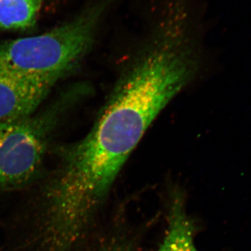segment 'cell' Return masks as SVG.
<instances>
[{
    "label": "cell",
    "mask_w": 251,
    "mask_h": 251,
    "mask_svg": "<svg viewBox=\"0 0 251 251\" xmlns=\"http://www.w3.org/2000/svg\"><path fill=\"white\" fill-rule=\"evenodd\" d=\"M42 0H0V29L25 30L34 27Z\"/></svg>",
    "instance_id": "cell-6"
},
{
    "label": "cell",
    "mask_w": 251,
    "mask_h": 251,
    "mask_svg": "<svg viewBox=\"0 0 251 251\" xmlns=\"http://www.w3.org/2000/svg\"><path fill=\"white\" fill-rule=\"evenodd\" d=\"M117 0H95L72 21L40 35L0 42V67L56 82L82 61Z\"/></svg>",
    "instance_id": "cell-2"
},
{
    "label": "cell",
    "mask_w": 251,
    "mask_h": 251,
    "mask_svg": "<svg viewBox=\"0 0 251 251\" xmlns=\"http://www.w3.org/2000/svg\"><path fill=\"white\" fill-rule=\"evenodd\" d=\"M105 251H128L126 249H125V247H122V246L120 245H115L112 246V247H110L108 248V249H106Z\"/></svg>",
    "instance_id": "cell-7"
},
{
    "label": "cell",
    "mask_w": 251,
    "mask_h": 251,
    "mask_svg": "<svg viewBox=\"0 0 251 251\" xmlns=\"http://www.w3.org/2000/svg\"><path fill=\"white\" fill-rule=\"evenodd\" d=\"M179 196L172 201L168 230L158 251H199L195 245V226Z\"/></svg>",
    "instance_id": "cell-5"
},
{
    "label": "cell",
    "mask_w": 251,
    "mask_h": 251,
    "mask_svg": "<svg viewBox=\"0 0 251 251\" xmlns=\"http://www.w3.org/2000/svg\"><path fill=\"white\" fill-rule=\"evenodd\" d=\"M158 11L90 132L66 151L49 192L52 207L64 219L90 221L149 127L199 70L192 10L168 1Z\"/></svg>",
    "instance_id": "cell-1"
},
{
    "label": "cell",
    "mask_w": 251,
    "mask_h": 251,
    "mask_svg": "<svg viewBox=\"0 0 251 251\" xmlns=\"http://www.w3.org/2000/svg\"><path fill=\"white\" fill-rule=\"evenodd\" d=\"M50 122L31 116L0 121V190L22 186L42 164Z\"/></svg>",
    "instance_id": "cell-3"
},
{
    "label": "cell",
    "mask_w": 251,
    "mask_h": 251,
    "mask_svg": "<svg viewBox=\"0 0 251 251\" xmlns=\"http://www.w3.org/2000/svg\"><path fill=\"white\" fill-rule=\"evenodd\" d=\"M54 84L22 76L0 67V121L33 115Z\"/></svg>",
    "instance_id": "cell-4"
}]
</instances>
